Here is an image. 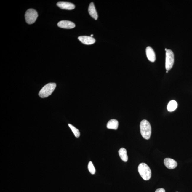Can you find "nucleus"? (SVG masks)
I'll return each instance as SVG.
<instances>
[{"label": "nucleus", "mask_w": 192, "mask_h": 192, "mask_svg": "<svg viewBox=\"0 0 192 192\" xmlns=\"http://www.w3.org/2000/svg\"><path fill=\"white\" fill-rule=\"evenodd\" d=\"M140 132L143 137L146 140L150 138L151 134V127L148 121L143 120L140 124Z\"/></svg>", "instance_id": "1"}, {"label": "nucleus", "mask_w": 192, "mask_h": 192, "mask_svg": "<svg viewBox=\"0 0 192 192\" xmlns=\"http://www.w3.org/2000/svg\"><path fill=\"white\" fill-rule=\"evenodd\" d=\"M138 171L144 180H148L151 177V171L150 168L145 163L140 164L138 167Z\"/></svg>", "instance_id": "2"}, {"label": "nucleus", "mask_w": 192, "mask_h": 192, "mask_svg": "<svg viewBox=\"0 0 192 192\" xmlns=\"http://www.w3.org/2000/svg\"><path fill=\"white\" fill-rule=\"evenodd\" d=\"M56 84L51 83L47 84L44 86L39 92V95L41 98L47 97L52 94L56 88Z\"/></svg>", "instance_id": "3"}, {"label": "nucleus", "mask_w": 192, "mask_h": 192, "mask_svg": "<svg viewBox=\"0 0 192 192\" xmlns=\"http://www.w3.org/2000/svg\"><path fill=\"white\" fill-rule=\"evenodd\" d=\"M38 13L36 11L33 9H28L25 14L26 22L28 24H33L38 17Z\"/></svg>", "instance_id": "4"}, {"label": "nucleus", "mask_w": 192, "mask_h": 192, "mask_svg": "<svg viewBox=\"0 0 192 192\" xmlns=\"http://www.w3.org/2000/svg\"><path fill=\"white\" fill-rule=\"evenodd\" d=\"M174 61V54L171 50L167 49L166 51L165 68L167 71L170 70L173 66Z\"/></svg>", "instance_id": "5"}, {"label": "nucleus", "mask_w": 192, "mask_h": 192, "mask_svg": "<svg viewBox=\"0 0 192 192\" xmlns=\"http://www.w3.org/2000/svg\"><path fill=\"white\" fill-rule=\"evenodd\" d=\"M78 39L83 44L87 45L93 44L95 42V39L92 37L87 36H80L78 37Z\"/></svg>", "instance_id": "6"}, {"label": "nucleus", "mask_w": 192, "mask_h": 192, "mask_svg": "<svg viewBox=\"0 0 192 192\" xmlns=\"http://www.w3.org/2000/svg\"><path fill=\"white\" fill-rule=\"evenodd\" d=\"M57 25L59 27L66 28V29H71L75 27V24L72 21L68 20H62L58 22Z\"/></svg>", "instance_id": "7"}, {"label": "nucleus", "mask_w": 192, "mask_h": 192, "mask_svg": "<svg viewBox=\"0 0 192 192\" xmlns=\"http://www.w3.org/2000/svg\"><path fill=\"white\" fill-rule=\"evenodd\" d=\"M57 5L62 9L72 10L74 9L75 8V6L73 3L67 2H59L57 3Z\"/></svg>", "instance_id": "8"}, {"label": "nucleus", "mask_w": 192, "mask_h": 192, "mask_svg": "<svg viewBox=\"0 0 192 192\" xmlns=\"http://www.w3.org/2000/svg\"><path fill=\"white\" fill-rule=\"evenodd\" d=\"M164 164L168 169H172L177 167V164L175 160L170 158H166L164 161Z\"/></svg>", "instance_id": "9"}, {"label": "nucleus", "mask_w": 192, "mask_h": 192, "mask_svg": "<svg viewBox=\"0 0 192 192\" xmlns=\"http://www.w3.org/2000/svg\"><path fill=\"white\" fill-rule=\"evenodd\" d=\"M146 54L147 58L149 61L151 62H154L156 60L155 53L153 49L150 46H148L146 49Z\"/></svg>", "instance_id": "10"}, {"label": "nucleus", "mask_w": 192, "mask_h": 192, "mask_svg": "<svg viewBox=\"0 0 192 192\" xmlns=\"http://www.w3.org/2000/svg\"><path fill=\"white\" fill-rule=\"evenodd\" d=\"M88 12L89 14L92 18H93L96 20L97 19L98 14L93 3H90L89 5Z\"/></svg>", "instance_id": "11"}, {"label": "nucleus", "mask_w": 192, "mask_h": 192, "mask_svg": "<svg viewBox=\"0 0 192 192\" xmlns=\"http://www.w3.org/2000/svg\"><path fill=\"white\" fill-rule=\"evenodd\" d=\"M119 122L115 119H111L107 124V127L108 129L116 130L118 129Z\"/></svg>", "instance_id": "12"}, {"label": "nucleus", "mask_w": 192, "mask_h": 192, "mask_svg": "<svg viewBox=\"0 0 192 192\" xmlns=\"http://www.w3.org/2000/svg\"><path fill=\"white\" fill-rule=\"evenodd\" d=\"M118 152L119 155L122 161L124 162L127 161L128 158L126 149L124 148H122L120 149Z\"/></svg>", "instance_id": "13"}, {"label": "nucleus", "mask_w": 192, "mask_h": 192, "mask_svg": "<svg viewBox=\"0 0 192 192\" xmlns=\"http://www.w3.org/2000/svg\"><path fill=\"white\" fill-rule=\"evenodd\" d=\"M177 101L172 100L167 105V110L169 111L172 112L177 109Z\"/></svg>", "instance_id": "14"}, {"label": "nucleus", "mask_w": 192, "mask_h": 192, "mask_svg": "<svg viewBox=\"0 0 192 192\" xmlns=\"http://www.w3.org/2000/svg\"><path fill=\"white\" fill-rule=\"evenodd\" d=\"M68 126L72 130L73 132V133L76 137L79 138L80 135V133L79 130L71 124H68Z\"/></svg>", "instance_id": "15"}, {"label": "nucleus", "mask_w": 192, "mask_h": 192, "mask_svg": "<svg viewBox=\"0 0 192 192\" xmlns=\"http://www.w3.org/2000/svg\"><path fill=\"white\" fill-rule=\"evenodd\" d=\"M88 169L90 173L92 174H94L95 173V169L92 161L89 162L88 164Z\"/></svg>", "instance_id": "16"}, {"label": "nucleus", "mask_w": 192, "mask_h": 192, "mask_svg": "<svg viewBox=\"0 0 192 192\" xmlns=\"http://www.w3.org/2000/svg\"><path fill=\"white\" fill-rule=\"evenodd\" d=\"M155 192H165V191L163 188H159L156 189Z\"/></svg>", "instance_id": "17"}, {"label": "nucleus", "mask_w": 192, "mask_h": 192, "mask_svg": "<svg viewBox=\"0 0 192 192\" xmlns=\"http://www.w3.org/2000/svg\"><path fill=\"white\" fill-rule=\"evenodd\" d=\"M93 36V35H91L90 36L92 37Z\"/></svg>", "instance_id": "18"}, {"label": "nucleus", "mask_w": 192, "mask_h": 192, "mask_svg": "<svg viewBox=\"0 0 192 192\" xmlns=\"http://www.w3.org/2000/svg\"><path fill=\"white\" fill-rule=\"evenodd\" d=\"M168 71H166V72H167V73H168Z\"/></svg>", "instance_id": "19"}, {"label": "nucleus", "mask_w": 192, "mask_h": 192, "mask_svg": "<svg viewBox=\"0 0 192 192\" xmlns=\"http://www.w3.org/2000/svg\"><path fill=\"white\" fill-rule=\"evenodd\" d=\"M167 49H165V51H167Z\"/></svg>", "instance_id": "20"}, {"label": "nucleus", "mask_w": 192, "mask_h": 192, "mask_svg": "<svg viewBox=\"0 0 192 192\" xmlns=\"http://www.w3.org/2000/svg\"></svg>", "instance_id": "21"}]
</instances>
